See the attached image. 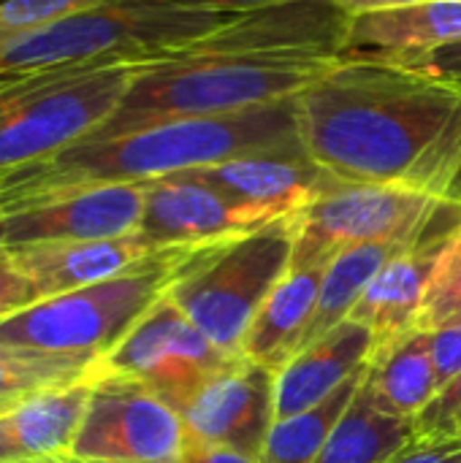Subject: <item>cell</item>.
Masks as SVG:
<instances>
[{
  "label": "cell",
  "instance_id": "ffe728a7",
  "mask_svg": "<svg viewBox=\"0 0 461 463\" xmlns=\"http://www.w3.org/2000/svg\"><path fill=\"white\" fill-rule=\"evenodd\" d=\"M326 263L296 266L288 269L285 277L274 285V290L261 304L258 315L253 317L245 342L242 358L272 372H280L299 350L312 320L321 282L326 274Z\"/></svg>",
  "mask_w": 461,
  "mask_h": 463
},
{
  "label": "cell",
  "instance_id": "4316f807",
  "mask_svg": "<svg viewBox=\"0 0 461 463\" xmlns=\"http://www.w3.org/2000/svg\"><path fill=\"white\" fill-rule=\"evenodd\" d=\"M109 0H0V41L76 16Z\"/></svg>",
  "mask_w": 461,
  "mask_h": 463
},
{
  "label": "cell",
  "instance_id": "74e56055",
  "mask_svg": "<svg viewBox=\"0 0 461 463\" xmlns=\"http://www.w3.org/2000/svg\"><path fill=\"white\" fill-rule=\"evenodd\" d=\"M454 437H461V423H459V429H456V434Z\"/></svg>",
  "mask_w": 461,
  "mask_h": 463
},
{
  "label": "cell",
  "instance_id": "f1b7e54d",
  "mask_svg": "<svg viewBox=\"0 0 461 463\" xmlns=\"http://www.w3.org/2000/svg\"><path fill=\"white\" fill-rule=\"evenodd\" d=\"M397 68H405L410 73H418L429 81H437L454 92L461 95V41L456 43H448V46H440L429 54H421L405 65H397Z\"/></svg>",
  "mask_w": 461,
  "mask_h": 463
},
{
  "label": "cell",
  "instance_id": "277c9868",
  "mask_svg": "<svg viewBox=\"0 0 461 463\" xmlns=\"http://www.w3.org/2000/svg\"><path fill=\"white\" fill-rule=\"evenodd\" d=\"M337 60L307 54H179L149 62L117 114L95 133L149 122L236 114L296 98L326 76Z\"/></svg>",
  "mask_w": 461,
  "mask_h": 463
},
{
  "label": "cell",
  "instance_id": "d590c367",
  "mask_svg": "<svg viewBox=\"0 0 461 463\" xmlns=\"http://www.w3.org/2000/svg\"><path fill=\"white\" fill-rule=\"evenodd\" d=\"M446 201H451V203H461V171L456 174V179H454V184H451V190H448Z\"/></svg>",
  "mask_w": 461,
  "mask_h": 463
},
{
  "label": "cell",
  "instance_id": "603a6c76",
  "mask_svg": "<svg viewBox=\"0 0 461 463\" xmlns=\"http://www.w3.org/2000/svg\"><path fill=\"white\" fill-rule=\"evenodd\" d=\"M413 437V420L378 410L361 383L353 404L337 423L315 463H386Z\"/></svg>",
  "mask_w": 461,
  "mask_h": 463
},
{
  "label": "cell",
  "instance_id": "d4e9b609",
  "mask_svg": "<svg viewBox=\"0 0 461 463\" xmlns=\"http://www.w3.org/2000/svg\"><path fill=\"white\" fill-rule=\"evenodd\" d=\"M95 358L0 345V410L24 399L95 380Z\"/></svg>",
  "mask_w": 461,
  "mask_h": 463
},
{
  "label": "cell",
  "instance_id": "f35d334b",
  "mask_svg": "<svg viewBox=\"0 0 461 463\" xmlns=\"http://www.w3.org/2000/svg\"><path fill=\"white\" fill-rule=\"evenodd\" d=\"M456 231H459V233H461V222H459V228H456Z\"/></svg>",
  "mask_w": 461,
  "mask_h": 463
},
{
  "label": "cell",
  "instance_id": "5b68a950",
  "mask_svg": "<svg viewBox=\"0 0 461 463\" xmlns=\"http://www.w3.org/2000/svg\"><path fill=\"white\" fill-rule=\"evenodd\" d=\"M149 62L0 76V176L49 160L103 128Z\"/></svg>",
  "mask_w": 461,
  "mask_h": 463
},
{
  "label": "cell",
  "instance_id": "ba28073f",
  "mask_svg": "<svg viewBox=\"0 0 461 463\" xmlns=\"http://www.w3.org/2000/svg\"><path fill=\"white\" fill-rule=\"evenodd\" d=\"M454 203L402 184L337 182L299 212L291 269L331 260L367 241H424Z\"/></svg>",
  "mask_w": 461,
  "mask_h": 463
},
{
  "label": "cell",
  "instance_id": "6da1fadb",
  "mask_svg": "<svg viewBox=\"0 0 461 463\" xmlns=\"http://www.w3.org/2000/svg\"><path fill=\"white\" fill-rule=\"evenodd\" d=\"M304 152L342 182L446 198L461 171V95L380 62H340L296 95Z\"/></svg>",
  "mask_w": 461,
  "mask_h": 463
},
{
  "label": "cell",
  "instance_id": "2e32d148",
  "mask_svg": "<svg viewBox=\"0 0 461 463\" xmlns=\"http://www.w3.org/2000/svg\"><path fill=\"white\" fill-rule=\"evenodd\" d=\"M448 236L451 233L424 239L394 255L356 301L351 320L361 323L372 334V358L413 334L427 285Z\"/></svg>",
  "mask_w": 461,
  "mask_h": 463
},
{
  "label": "cell",
  "instance_id": "30bf717a",
  "mask_svg": "<svg viewBox=\"0 0 461 463\" xmlns=\"http://www.w3.org/2000/svg\"><path fill=\"white\" fill-rule=\"evenodd\" d=\"M144 182L84 184L0 201V252L139 233Z\"/></svg>",
  "mask_w": 461,
  "mask_h": 463
},
{
  "label": "cell",
  "instance_id": "d6986e66",
  "mask_svg": "<svg viewBox=\"0 0 461 463\" xmlns=\"http://www.w3.org/2000/svg\"><path fill=\"white\" fill-rule=\"evenodd\" d=\"M92 383L49 391L0 412V463H41L71 456Z\"/></svg>",
  "mask_w": 461,
  "mask_h": 463
},
{
  "label": "cell",
  "instance_id": "9a60e30c",
  "mask_svg": "<svg viewBox=\"0 0 461 463\" xmlns=\"http://www.w3.org/2000/svg\"><path fill=\"white\" fill-rule=\"evenodd\" d=\"M182 174L196 176L198 182L226 193L234 201L269 209L283 217L302 212L337 182H342L321 168L307 152L250 155Z\"/></svg>",
  "mask_w": 461,
  "mask_h": 463
},
{
  "label": "cell",
  "instance_id": "4dcf8cb0",
  "mask_svg": "<svg viewBox=\"0 0 461 463\" xmlns=\"http://www.w3.org/2000/svg\"><path fill=\"white\" fill-rule=\"evenodd\" d=\"M461 437H413L386 463H459Z\"/></svg>",
  "mask_w": 461,
  "mask_h": 463
},
{
  "label": "cell",
  "instance_id": "7c38bea8",
  "mask_svg": "<svg viewBox=\"0 0 461 463\" xmlns=\"http://www.w3.org/2000/svg\"><path fill=\"white\" fill-rule=\"evenodd\" d=\"M283 214L228 198L190 174L144 182V217L139 236L155 250L206 247L247 236ZM288 217V214H285Z\"/></svg>",
  "mask_w": 461,
  "mask_h": 463
},
{
  "label": "cell",
  "instance_id": "9c48e42d",
  "mask_svg": "<svg viewBox=\"0 0 461 463\" xmlns=\"http://www.w3.org/2000/svg\"><path fill=\"white\" fill-rule=\"evenodd\" d=\"M236 361L242 358L220 350L174 307L168 296H163L111 353L98 358L95 380H136L182 412L209 380L231 369Z\"/></svg>",
  "mask_w": 461,
  "mask_h": 463
},
{
  "label": "cell",
  "instance_id": "52a82bcc",
  "mask_svg": "<svg viewBox=\"0 0 461 463\" xmlns=\"http://www.w3.org/2000/svg\"><path fill=\"white\" fill-rule=\"evenodd\" d=\"M296 228L299 212L247 236L201 247L166 296L220 350L242 358L253 317L291 269Z\"/></svg>",
  "mask_w": 461,
  "mask_h": 463
},
{
  "label": "cell",
  "instance_id": "8d00e7d4",
  "mask_svg": "<svg viewBox=\"0 0 461 463\" xmlns=\"http://www.w3.org/2000/svg\"><path fill=\"white\" fill-rule=\"evenodd\" d=\"M41 463H95V461H82V458H73V456H57V458H49V461Z\"/></svg>",
  "mask_w": 461,
  "mask_h": 463
},
{
  "label": "cell",
  "instance_id": "3957f363",
  "mask_svg": "<svg viewBox=\"0 0 461 463\" xmlns=\"http://www.w3.org/2000/svg\"><path fill=\"white\" fill-rule=\"evenodd\" d=\"M234 16L239 14L196 11L158 0H109L0 41V76L179 57Z\"/></svg>",
  "mask_w": 461,
  "mask_h": 463
},
{
  "label": "cell",
  "instance_id": "60d3db41",
  "mask_svg": "<svg viewBox=\"0 0 461 463\" xmlns=\"http://www.w3.org/2000/svg\"><path fill=\"white\" fill-rule=\"evenodd\" d=\"M459 463H461V461H459Z\"/></svg>",
  "mask_w": 461,
  "mask_h": 463
},
{
  "label": "cell",
  "instance_id": "7a4b0ae2",
  "mask_svg": "<svg viewBox=\"0 0 461 463\" xmlns=\"http://www.w3.org/2000/svg\"><path fill=\"white\" fill-rule=\"evenodd\" d=\"M272 152H304L296 98L236 114L166 119L117 133H92L49 160L0 176V201L62 187L152 182Z\"/></svg>",
  "mask_w": 461,
  "mask_h": 463
},
{
  "label": "cell",
  "instance_id": "e575fe53",
  "mask_svg": "<svg viewBox=\"0 0 461 463\" xmlns=\"http://www.w3.org/2000/svg\"><path fill=\"white\" fill-rule=\"evenodd\" d=\"M331 3L337 8H342L348 16H361V14H375V11L413 5V3H421V0H331Z\"/></svg>",
  "mask_w": 461,
  "mask_h": 463
},
{
  "label": "cell",
  "instance_id": "8fae6325",
  "mask_svg": "<svg viewBox=\"0 0 461 463\" xmlns=\"http://www.w3.org/2000/svg\"><path fill=\"white\" fill-rule=\"evenodd\" d=\"M187 445L182 415L128 377L92 383L71 456L95 463H177Z\"/></svg>",
  "mask_w": 461,
  "mask_h": 463
},
{
  "label": "cell",
  "instance_id": "83f0119b",
  "mask_svg": "<svg viewBox=\"0 0 461 463\" xmlns=\"http://www.w3.org/2000/svg\"><path fill=\"white\" fill-rule=\"evenodd\" d=\"M461 423V374L454 377L432 404L413 420L416 437H454Z\"/></svg>",
  "mask_w": 461,
  "mask_h": 463
},
{
  "label": "cell",
  "instance_id": "cb8c5ba5",
  "mask_svg": "<svg viewBox=\"0 0 461 463\" xmlns=\"http://www.w3.org/2000/svg\"><path fill=\"white\" fill-rule=\"evenodd\" d=\"M370 369V366H367ZM367 369L353 374L342 388H337L321 404L296 412L285 420H274L269 439L264 445L261 463H315L321 450L326 448L329 437L334 434L337 423L353 404Z\"/></svg>",
  "mask_w": 461,
  "mask_h": 463
},
{
  "label": "cell",
  "instance_id": "ac0fdd59",
  "mask_svg": "<svg viewBox=\"0 0 461 463\" xmlns=\"http://www.w3.org/2000/svg\"><path fill=\"white\" fill-rule=\"evenodd\" d=\"M370 361H372V334L361 323L348 317L326 336L299 350L277 372L274 418L285 420L296 412L321 404L337 388H342L353 374L367 369Z\"/></svg>",
  "mask_w": 461,
  "mask_h": 463
},
{
  "label": "cell",
  "instance_id": "f546056e",
  "mask_svg": "<svg viewBox=\"0 0 461 463\" xmlns=\"http://www.w3.org/2000/svg\"><path fill=\"white\" fill-rule=\"evenodd\" d=\"M429 350H432L437 391H443L454 377L461 374V323L429 331Z\"/></svg>",
  "mask_w": 461,
  "mask_h": 463
},
{
  "label": "cell",
  "instance_id": "8992f818",
  "mask_svg": "<svg viewBox=\"0 0 461 463\" xmlns=\"http://www.w3.org/2000/svg\"><path fill=\"white\" fill-rule=\"evenodd\" d=\"M201 247L160 250L111 279L60 293L0 320V345L103 358L168 293Z\"/></svg>",
  "mask_w": 461,
  "mask_h": 463
},
{
  "label": "cell",
  "instance_id": "d6a6232c",
  "mask_svg": "<svg viewBox=\"0 0 461 463\" xmlns=\"http://www.w3.org/2000/svg\"><path fill=\"white\" fill-rule=\"evenodd\" d=\"M158 3L196 8V11H215V14H250V11H261V8L293 3V0H158Z\"/></svg>",
  "mask_w": 461,
  "mask_h": 463
},
{
  "label": "cell",
  "instance_id": "5bb4252c",
  "mask_svg": "<svg viewBox=\"0 0 461 463\" xmlns=\"http://www.w3.org/2000/svg\"><path fill=\"white\" fill-rule=\"evenodd\" d=\"M456 41H461V0H421L351 16L337 60L405 65Z\"/></svg>",
  "mask_w": 461,
  "mask_h": 463
},
{
  "label": "cell",
  "instance_id": "44dd1931",
  "mask_svg": "<svg viewBox=\"0 0 461 463\" xmlns=\"http://www.w3.org/2000/svg\"><path fill=\"white\" fill-rule=\"evenodd\" d=\"M364 388L372 404L389 415L416 420L437 396L429 331H413L370 361Z\"/></svg>",
  "mask_w": 461,
  "mask_h": 463
},
{
  "label": "cell",
  "instance_id": "e0dca14e",
  "mask_svg": "<svg viewBox=\"0 0 461 463\" xmlns=\"http://www.w3.org/2000/svg\"><path fill=\"white\" fill-rule=\"evenodd\" d=\"M158 252L160 250H155L139 233H130L120 239L38 244V247L11 250L5 255L33 282L38 301H43L125 274Z\"/></svg>",
  "mask_w": 461,
  "mask_h": 463
},
{
  "label": "cell",
  "instance_id": "4fadbf2b",
  "mask_svg": "<svg viewBox=\"0 0 461 463\" xmlns=\"http://www.w3.org/2000/svg\"><path fill=\"white\" fill-rule=\"evenodd\" d=\"M277 372L236 361L231 369L209 380L179 412L187 442L204 448L234 450L261 461L264 445L274 426Z\"/></svg>",
  "mask_w": 461,
  "mask_h": 463
},
{
  "label": "cell",
  "instance_id": "7402d4cb",
  "mask_svg": "<svg viewBox=\"0 0 461 463\" xmlns=\"http://www.w3.org/2000/svg\"><path fill=\"white\" fill-rule=\"evenodd\" d=\"M413 244H418V241H367V244L340 250L326 266V274L321 282V296H318L312 320L307 326L302 350L307 345H312L315 339L326 336L340 323H345L351 317L356 301L367 290V285L375 279V274L394 255H399L402 250H408Z\"/></svg>",
  "mask_w": 461,
  "mask_h": 463
},
{
  "label": "cell",
  "instance_id": "484cf974",
  "mask_svg": "<svg viewBox=\"0 0 461 463\" xmlns=\"http://www.w3.org/2000/svg\"><path fill=\"white\" fill-rule=\"evenodd\" d=\"M461 323V233L454 231L435 263L413 331H437Z\"/></svg>",
  "mask_w": 461,
  "mask_h": 463
},
{
  "label": "cell",
  "instance_id": "1f68e13d",
  "mask_svg": "<svg viewBox=\"0 0 461 463\" xmlns=\"http://www.w3.org/2000/svg\"><path fill=\"white\" fill-rule=\"evenodd\" d=\"M38 301V293L33 282L8 260L5 252H0V320L33 307Z\"/></svg>",
  "mask_w": 461,
  "mask_h": 463
},
{
  "label": "cell",
  "instance_id": "836d02e7",
  "mask_svg": "<svg viewBox=\"0 0 461 463\" xmlns=\"http://www.w3.org/2000/svg\"><path fill=\"white\" fill-rule=\"evenodd\" d=\"M177 463H261V461L247 458V456H239V453H234V450L204 448V445H193V442H187Z\"/></svg>",
  "mask_w": 461,
  "mask_h": 463
},
{
  "label": "cell",
  "instance_id": "ab89813d",
  "mask_svg": "<svg viewBox=\"0 0 461 463\" xmlns=\"http://www.w3.org/2000/svg\"><path fill=\"white\" fill-rule=\"evenodd\" d=\"M0 412H3V410H0Z\"/></svg>",
  "mask_w": 461,
  "mask_h": 463
}]
</instances>
